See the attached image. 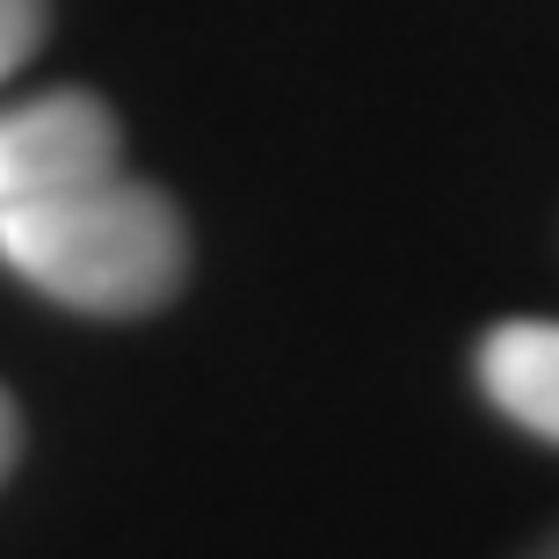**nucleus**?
I'll use <instances>...</instances> for the list:
<instances>
[{
  "label": "nucleus",
  "mask_w": 559,
  "mask_h": 559,
  "mask_svg": "<svg viewBox=\"0 0 559 559\" xmlns=\"http://www.w3.org/2000/svg\"><path fill=\"white\" fill-rule=\"evenodd\" d=\"M0 262L51 306L131 320L182 290L189 226L153 182H131L124 167H109L95 182L0 211Z\"/></svg>",
  "instance_id": "f257e3e1"
},
{
  "label": "nucleus",
  "mask_w": 559,
  "mask_h": 559,
  "mask_svg": "<svg viewBox=\"0 0 559 559\" xmlns=\"http://www.w3.org/2000/svg\"><path fill=\"white\" fill-rule=\"evenodd\" d=\"M117 160H124V131H117L109 103H95L81 87H51V95L0 109V211L95 182Z\"/></svg>",
  "instance_id": "f03ea898"
},
{
  "label": "nucleus",
  "mask_w": 559,
  "mask_h": 559,
  "mask_svg": "<svg viewBox=\"0 0 559 559\" xmlns=\"http://www.w3.org/2000/svg\"><path fill=\"white\" fill-rule=\"evenodd\" d=\"M479 385L516 429L559 443V320H501L479 342Z\"/></svg>",
  "instance_id": "7ed1b4c3"
},
{
  "label": "nucleus",
  "mask_w": 559,
  "mask_h": 559,
  "mask_svg": "<svg viewBox=\"0 0 559 559\" xmlns=\"http://www.w3.org/2000/svg\"><path fill=\"white\" fill-rule=\"evenodd\" d=\"M44 15H51V0H0V81L44 44Z\"/></svg>",
  "instance_id": "20e7f679"
},
{
  "label": "nucleus",
  "mask_w": 559,
  "mask_h": 559,
  "mask_svg": "<svg viewBox=\"0 0 559 559\" xmlns=\"http://www.w3.org/2000/svg\"><path fill=\"white\" fill-rule=\"evenodd\" d=\"M15 451H22V421H15V400L0 393V479H8V465H15Z\"/></svg>",
  "instance_id": "39448f33"
},
{
  "label": "nucleus",
  "mask_w": 559,
  "mask_h": 559,
  "mask_svg": "<svg viewBox=\"0 0 559 559\" xmlns=\"http://www.w3.org/2000/svg\"><path fill=\"white\" fill-rule=\"evenodd\" d=\"M531 559H559V531H552V538H545V545H538V552H531Z\"/></svg>",
  "instance_id": "423d86ee"
}]
</instances>
